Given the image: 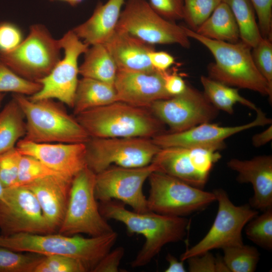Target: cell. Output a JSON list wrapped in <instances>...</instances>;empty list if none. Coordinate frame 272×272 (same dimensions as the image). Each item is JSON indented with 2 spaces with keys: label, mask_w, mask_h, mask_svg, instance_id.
Segmentation results:
<instances>
[{
  "label": "cell",
  "mask_w": 272,
  "mask_h": 272,
  "mask_svg": "<svg viewBox=\"0 0 272 272\" xmlns=\"http://www.w3.org/2000/svg\"><path fill=\"white\" fill-rule=\"evenodd\" d=\"M123 203L110 200L100 202L99 208L106 219L123 223L130 234H140L145 242L131 262L132 267L145 266L151 262L167 244L182 240L189 221L184 217L166 216L152 211H129Z\"/></svg>",
  "instance_id": "6da1fadb"
},
{
  "label": "cell",
  "mask_w": 272,
  "mask_h": 272,
  "mask_svg": "<svg viewBox=\"0 0 272 272\" xmlns=\"http://www.w3.org/2000/svg\"><path fill=\"white\" fill-rule=\"evenodd\" d=\"M117 236L115 231L90 238L79 234L67 236L52 233L1 235L0 247L21 252L71 257L81 261L88 271H92L101 259L111 250Z\"/></svg>",
  "instance_id": "7a4b0ae2"
},
{
  "label": "cell",
  "mask_w": 272,
  "mask_h": 272,
  "mask_svg": "<svg viewBox=\"0 0 272 272\" xmlns=\"http://www.w3.org/2000/svg\"><path fill=\"white\" fill-rule=\"evenodd\" d=\"M189 38L205 46L215 62L208 66L209 77L229 86L250 90L271 101L272 88L261 75L253 60L251 47L242 41L229 43L211 39L184 26Z\"/></svg>",
  "instance_id": "3957f363"
},
{
  "label": "cell",
  "mask_w": 272,
  "mask_h": 272,
  "mask_svg": "<svg viewBox=\"0 0 272 272\" xmlns=\"http://www.w3.org/2000/svg\"><path fill=\"white\" fill-rule=\"evenodd\" d=\"M91 138L152 139L163 129V123L146 108L124 102L91 109L76 115Z\"/></svg>",
  "instance_id": "277c9868"
},
{
  "label": "cell",
  "mask_w": 272,
  "mask_h": 272,
  "mask_svg": "<svg viewBox=\"0 0 272 272\" xmlns=\"http://www.w3.org/2000/svg\"><path fill=\"white\" fill-rule=\"evenodd\" d=\"M25 116L24 139L36 143H86L90 136L63 104L54 99L36 101L13 94Z\"/></svg>",
  "instance_id": "5b68a950"
},
{
  "label": "cell",
  "mask_w": 272,
  "mask_h": 272,
  "mask_svg": "<svg viewBox=\"0 0 272 272\" xmlns=\"http://www.w3.org/2000/svg\"><path fill=\"white\" fill-rule=\"evenodd\" d=\"M59 39L42 24L31 25L28 35L16 48L0 51V61L19 76L37 82L61 59Z\"/></svg>",
  "instance_id": "8992f818"
},
{
  "label": "cell",
  "mask_w": 272,
  "mask_h": 272,
  "mask_svg": "<svg viewBox=\"0 0 272 272\" xmlns=\"http://www.w3.org/2000/svg\"><path fill=\"white\" fill-rule=\"evenodd\" d=\"M95 180L96 174L87 166L73 178L58 233L95 237L114 231L100 212L95 194Z\"/></svg>",
  "instance_id": "52a82bcc"
},
{
  "label": "cell",
  "mask_w": 272,
  "mask_h": 272,
  "mask_svg": "<svg viewBox=\"0 0 272 272\" xmlns=\"http://www.w3.org/2000/svg\"><path fill=\"white\" fill-rule=\"evenodd\" d=\"M147 205L149 211L174 217H184L205 209L216 197L213 192L191 186L159 171L152 172Z\"/></svg>",
  "instance_id": "ba28073f"
},
{
  "label": "cell",
  "mask_w": 272,
  "mask_h": 272,
  "mask_svg": "<svg viewBox=\"0 0 272 272\" xmlns=\"http://www.w3.org/2000/svg\"><path fill=\"white\" fill-rule=\"evenodd\" d=\"M213 192L218 202L213 224L200 241L181 254L180 260L184 261L191 256L213 249L243 244L242 230L258 214V212L249 204L235 205L223 189H216Z\"/></svg>",
  "instance_id": "9c48e42d"
},
{
  "label": "cell",
  "mask_w": 272,
  "mask_h": 272,
  "mask_svg": "<svg viewBox=\"0 0 272 272\" xmlns=\"http://www.w3.org/2000/svg\"><path fill=\"white\" fill-rule=\"evenodd\" d=\"M87 166L96 174L111 165L135 168L151 164L160 148L151 138H91L86 143Z\"/></svg>",
  "instance_id": "30bf717a"
},
{
  "label": "cell",
  "mask_w": 272,
  "mask_h": 272,
  "mask_svg": "<svg viewBox=\"0 0 272 272\" xmlns=\"http://www.w3.org/2000/svg\"><path fill=\"white\" fill-rule=\"evenodd\" d=\"M116 28L153 45L177 44L185 48L190 46L184 26L161 17L146 0H127Z\"/></svg>",
  "instance_id": "8fae6325"
},
{
  "label": "cell",
  "mask_w": 272,
  "mask_h": 272,
  "mask_svg": "<svg viewBox=\"0 0 272 272\" xmlns=\"http://www.w3.org/2000/svg\"><path fill=\"white\" fill-rule=\"evenodd\" d=\"M64 56L50 73L37 82L41 89L28 97L32 101L44 99L57 100L73 108L79 81L78 59L89 45L80 39L74 32L67 31L59 39Z\"/></svg>",
  "instance_id": "7c38bea8"
},
{
  "label": "cell",
  "mask_w": 272,
  "mask_h": 272,
  "mask_svg": "<svg viewBox=\"0 0 272 272\" xmlns=\"http://www.w3.org/2000/svg\"><path fill=\"white\" fill-rule=\"evenodd\" d=\"M157 171L153 163L143 167H122L111 165L96 174L95 194L97 200H116L130 206L133 211H149L143 191L145 181Z\"/></svg>",
  "instance_id": "4fadbf2b"
},
{
  "label": "cell",
  "mask_w": 272,
  "mask_h": 272,
  "mask_svg": "<svg viewBox=\"0 0 272 272\" xmlns=\"http://www.w3.org/2000/svg\"><path fill=\"white\" fill-rule=\"evenodd\" d=\"M213 148L171 147L161 148L152 163L157 171L203 189L215 163L221 158Z\"/></svg>",
  "instance_id": "5bb4252c"
},
{
  "label": "cell",
  "mask_w": 272,
  "mask_h": 272,
  "mask_svg": "<svg viewBox=\"0 0 272 272\" xmlns=\"http://www.w3.org/2000/svg\"><path fill=\"white\" fill-rule=\"evenodd\" d=\"M151 112L172 132H180L205 122H210L218 109L203 93L187 85L184 91L171 97L155 101L149 108Z\"/></svg>",
  "instance_id": "9a60e30c"
},
{
  "label": "cell",
  "mask_w": 272,
  "mask_h": 272,
  "mask_svg": "<svg viewBox=\"0 0 272 272\" xmlns=\"http://www.w3.org/2000/svg\"><path fill=\"white\" fill-rule=\"evenodd\" d=\"M0 230L4 236L51 233L34 194L24 186L5 188L0 199Z\"/></svg>",
  "instance_id": "2e32d148"
},
{
  "label": "cell",
  "mask_w": 272,
  "mask_h": 272,
  "mask_svg": "<svg viewBox=\"0 0 272 272\" xmlns=\"http://www.w3.org/2000/svg\"><path fill=\"white\" fill-rule=\"evenodd\" d=\"M255 111V118L245 124L222 126L211 122H205L182 131L162 133L151 139L160 148L205 147L219 150L224 147V140L232 135L252 127L271 124V119L261 109L257 108Z\"/></svg>",
  "instance_id": "e0dca14e"
},
{
  "label": "cell",
  "mask_w": 272,
  "mask_h": 272,
  "mask_svg": "<svg viewBox=\"0 0 272 272\" xmlns=\"http://www.w3.org/2000/svg\"><path fill=\"white\" fill-rule=\"evenodd\" d=\"M16 147L22 155L36 158L70 180L87 166L86 143H36L22 139Z\"/></svg>",
  "instance_id": "ac0fdd59"
},
{
  "label": "cell",
  "mask_w": 272,
  "mask_h": 272,
  "mask_svg": "<svg viewBox=\"0 0 272 272\" xmlns=\"http://www.w3.org/2000/svg\"><path fill=\"white\" fill-rule=\"evenodd\" d=\"M164 72L118 71L114 84L117 101L147 108L155 101L171 97L165 88Z\"/></svg>",
  "instance_id": "d6986e66"
},
{
  "label": "cell",
  "mask_w": 272,
  "mask_h": 272,
  "mask_svg": "<svg viewBox=\"0 0 272 272\" xmlns=\"http://www.w3.org/2000/svg\"><path fill=\"white\" fill-rule=\"evenodd\" d=\"M227 164L238 173V182L251 184L254 192L248 204L252 208L264 212L272 208L271 155L258 156L245 160L233 158Z\"/></svg>",
  "instance_id": "ffe728a7"
},
{
  "label": "cell",
  "mask_w": 272,
  "mask_h": 272,
  "mask_svg": "<svg viewBox=\"0 0 272 272\" xmlns=\"http://www.w3.org/2000/svg\"><path fill=\"white\" fill-rule=\"evenodd\" d=\"M72 181L59 175H50L23 185L34 194L51 233L58 230L63 221Z\"/></svg>",
  "instance_id": "44dd1931"
},
{
  "label": "cell",
  "mask_w": 272,
  "mask_h": 272,
  "mask_svg": "<svg viewBox=\"0 0 272 272\" xmlns=\"http://www.w3.org/2000/svg\"><path fill=\"white\" fill-rule=\"evenodd\" d=\"M103 44L114 60L118 71L146 73L156 71L149 57V53L155 50L153 45L118 28Z\"/></svg>",
  "instance_id": "7402d4cb"
},
{
  "label": "cell",
  "mask_w": 272,
  "mask_h": 272,
  "mask_svg": "<svg viewBox=\"0 0 272 272\" xmlns=\"http://www.w3.org/2000/svg\"><path fill=\"white\" fill-rule=\"evenodd\" d=\"M125 1L108 0L99 3L91 16L73 31L89 46L105 43L116 29Z\"/></svg>",
  "instance_id": "603a6c76"
},
{
  "label": "cell",
  "mask_w": 272,
  "mask_h": 272,
  "mask_svg": "<svg viewBox=\"0 0 272 272\" xmlns=\"http://www.w3.org/2000/svg\"><path fill=\"white\" fill-rule=\"evenodd\" d=\"M117 101L114 85L82 77L79 80L73 107L75 115Z\"/></svg>",
  "instance_id": "cb8c5ba5"
},
{
  "label": "cell",
  "mask_w": 272,
  "mask_h": 272,
  "mask_svg": "<svg viewBox=\"0 0 272 272\" xmlns=\"http://www.w3.org/2000/svg\"><path fill=\"white\" fill-rule=\"evenodd\" d=\"M84 54V61L79 66V74L82 77L114 85L118 68L104 44L90 45Z\"/></svg>",
  "instance_id": "d4e9b609"
},
{
  "label": "cell",
  "mask_w": 272,
  "mask_h": 272,
  "mask_svg": "<svg viewBox=\"0 0 272 272\" xmlns=\"http://www.w3.org/2000/svg\"><path fill=\"white\" fill-rule=\"evenodd\" d=\"M205 37L229 43L239 41L238 26L229 7L222 2L195 31Z\"/></svg>",
  "instance_id": "484cf974"
},
{
  "label": "cell",
  "mask_w": 272,
  "mask_h": 272,
  "mask_svg": "<svg viewBox=\"0 0 272 272\" xmlns=\"http://www.w3.org/2000/svg\"><path fill=\"white\" fill-rule=\"evenodd\" d=\"M25 134L24 114L13 97L0 111V154L15 147Z\"/></svg>",
  "instance_id": "4316f807"
},
{
  "label": "cell",
  "mask_w": 272,
  "mask_h": 272,
  "mask_svg": "<svg viewBox=\"0 0 272 272\" xmlns=\"http://www.w3.org/2000/svg\"><path fill=\"white\" fill-rule=\"evenodd\" d=\"M200 82L203 88V94L207 99L217 109L229 114L234 112V106L239 103L256 111L257 107L251 101L242 97L238 88L214 80L209 77L201 76Z\"/></svg>",
  "instance_id": "83f0119b"
},
{
  "label": "cell",
  "mask_w": 272,
  "mask_h": 272,
  "mask_svg": "<svg viewBox=\"0 0 272 272\" xmlns=\"http://www.w3.org/2000/svg\"><path fill=\"white\" fill-rule=\"evenodd\" d=\"M230 8L238 26L240 38L253 48L262 38L250 0H222Z\"/></svg>",
  "instance_id": "f1b7e54d"
},
{
  "label": "cell",
  "mask_w": 272,
  "mask_h": 272,
  "mask_svg": "<svg viewBox=\"0 0 272 272\" xmlns=\"http://www.w3.org/2000/svg\"><path fill=\"white\" fill-rule=\"evenodd\" d=\"M223 260L230 272H253L258 262L260 253L254 246L244 244L223 249Z\"/></svg>",
  "instance_id": "f546056e"
},
{
  "label": "cell",
  "mask_w": 272,
  "mask_h": 272,
  "mask_svg": "<svg viewBox=\"0 0 272 272\" xmlns=\"http://www.w3.org/2000/svg\"><path fill=\"white\" fill-rule=\"evenodd\" d=\"M257 215L246 225L247 238L258 246L268 250L272 249V208Z\"/></svg>",
  "instance_id": "4dcf8cb0"
},
{
  "label": "cell",
  "mask_w": 272,
  "mask_h": 272,
  "mask_svg": "<svg viewBox=\"0 0 272 272\" xmlns=\"http://www.w3.org/2000/svg\"><path fill=\"white\" fill-rule=\"evenodd\" d=\"M43 255L23 254L0 247V272H34Z\"/></svg>",
  "instance_id": "1f68e13d"
},
{
  "label": "cell",
  "mask_w": 272,
  "mask_h": 272,
  "mask_svg": "<svg viewBox=\"0 0 272 272\" xmlns=\"http://www.w3.org/2000/svg\"><path fill=\"white\" fill-rule=\"evenodd\" d=\"M41 88L40 83L19 76L0 61V93L12 92L31 96Z\"/></svg>",
  "instance_id": "d6a6232c"
},
{
  "label": "cell",
  "mask_w": 272,
  "mask_h": 272,
  "mask_svg": "<svg viewBox=\"0 0 272 272\" xmlns=\"http://www.w3.org/2000/svg\"><path fill=\"white\" fill-rule=\"evenodd\" d=\"M222 0H183V17L190 29L195 31L211 16Z\"/></svg>",
  "instance_id": "836d02e7"
},
{
  "label": "cell",
  "mask_w": 272,
  "mask_h": 272,
  "mask_svg": "<svg viewBox=\"0 0 272 272\" xmlns=\"http://www.w3.org/2000/svg\"><path fill=\"white\" fill-rule=\"evenodd\" d=\"M50 175L61 176L36 158L22 155L15 186H23L37 179Z\"/></svg>",
  "instance_id": "e575fe53"
},
{
  "label": "cell",
  "mask_w": 272,
  "mask_h": 272,
  "mask_svg": "<svg viewBox=\"0 0 272 272\" xmlns=\"http://www.w3.org/2000/svg\"><path fill=\"white\" fill-rule=\"evenodd\" d=\"M85 266L80 260L60 255H43L34 272H86Z\"/></svg>",
  "instance_id": "d590c367"
},
{
  "label": "cell",
  "mask_w": 272,
  "mask_h": 272,
  "mask_svg": "<svg viewBox=\"0 0 272 272\" xmlns=\"http://www.w3.org/2000/svg\"><path fill=\"white\" fill-rule=\"evenodd\" d=\"M22 156L16 147L0 154V181L5 188L16 185Z\"/></svg>",
  "instance_id": "8d00e7d4"
},
{
  "label": "cell",
  "mask_w": 272,
  "mask_h": 272,
  "mask_svg": "<svg viewBox=\"0 0 272 272\" xmlns=\"http://www.w3.org/2000/svg\"><path fill=\"white\" fill-rule=\"evenodd\" d=\"M254 64L259 73L272 88L271 40L263 38L251 52Z\"/></svg>",
  "instance_id": "74e56055"
},
{
  "label": "cell",
  "mask_w": 272,
  "mask_h": 272,
  "mask_svg": "<svg viewBox=\"0 0 272 272\" xmlns=\"http://www.w3.org/2000/svg\"><path fill=\"white\" fill-rule=\"evenodd\" d=\"M186 260L190 272H230L223 257H215L210 251L191 256Z\"/></svg>",
  "instance_id": "f35d334b"
},
{
  "label": "cell",
  "mask_w": 272,
  "mask_h": 272,
  "mask_svg": "<svg viewBox=\"0 0 272 272\" xmlns=\"http://www.w3.org/2000/svg\"><path fill=\"white\" fill-rule=\"evenodd\" d=\"M149 4L155 12L169 21L183 19V0H149Z\"/></svg>",
  "instance_id": "ab89813d"
},
{
  "label": "cell",
  "mask_w": 272,
  "mask_h": 272,
  "mask_svg": "<svg viewBox=\"0 0 272 272\" xmlns=\"http://www.w3.org/2000/svg\"><path fill=\"white\" fill-rule=\"evenodd\" d=\"M258 18V25L263 38L271 40L272 0H250Z\"/></svg>",
  "instance_id": "60d3db41"
},
{
  "label": "cell",
  "mask_w": 272,
  "mask_h": 272,
  "mask_svg": "<svg viewBox=\"0 0 272 272\" xmlns=\"http://www.w3.org/2000/svg\"><path fill=\"white\" fill-rule=\"evenodd\" d=\"M24 39L21 30L9 22L0 23V51H7L16 48Z\"/></svg>",
  "instance_id": "b9f144b4"
},
{
  "label": "cell",
  "mask_w": 272,
  "mask_h": 272,
  "mask_svg": "<svg viewBox=\"0 0 272 272\" xmlns=\"http://www.w3.org/2000/svg\"><path fill=\"white\" fill-rule=\"evenodd\" d=\"M125 250L118 246L110 250L98 262L93 272H117Z\"/></svg>",
  "instance_id": "7bdbcfd3"
},
{
  "label": "cell",
  "mask_w": 272,
  "mask_h": 272,
  "mask_svg": "<svg viewBox=\"0 0 272 272\" xmlns=\"http://www.w3.org/2000/svg\"><path fill=\"white\" fill-rule=\"evenodd\" d=\"M149 57L154 69L161 72L167 71L175 62L174 57L165 51L152 50Z\"/></svg>",
  "instance_id": "ee69618b"
},
{
  "label": "cell",
  "mask_w": 272,
  "mask_h": 272,
  "mask_svg": "<svg viewBox=\"0 0 272 272\" xmlns=\"http://www.w3.org/2000/svg\"><path fill=\"white\" fill-rule=\"evenodd\" d=\"M164 86L167 92L172 96L179 95L184 91L187 85L177 74L164 73Z\"/></svg>",
  "instance_id": "f6af8a7d"
},
{
  "label": "cell",
  "mask_w": 272,
  "mask_h": 272,
  "mask_svg": "<svg viewBox=\"0 0 272 272\" xmlns=\"http://www.w3.org/2000/svg\"><path fill=\"white\" fill-rule=\"evenodd\" d=\"M272 139V125L262 132L254 135L252 138V145L256 148L262 146Z\"/></svg>",
  "instance_id": "bcb514c9"
},
{
  "label": "cell",
  "mask_w": 272,
  "mask_h": 272,
  "mask_svg": "<svg viewBox=\"0 0 272 272\" xmlns=\"http://www.w3.org/2000/svg\"><path fill=\"white\" fill-rule=\"evenodd\" d=\"M166 259L169 263L168 266L165 270V272H185L184 261L178 260L176 257L170 253H168Z\"/></svg>",
  "instance_id": "7dc6e473"
},
{
  "label": "cell",
  "mask_w": 272,
  "mask_h": 272,
  "mask_svg": "<svg viewBox=\"0 0 272 272\" xmlns=\"http://www.w3.org/2000/svg\"><path fill=\"white\" fill-rule=\"evenodd\" d=\"M50 1H61L66 3L72 6H75L80 3H81L83 0H49Z\"/></svg>",
  "instance_id": "c3c4849f"
},
{
  "label": "cell",
  "mask_w": 272,
  "mask_h": 272,
  "mask_svg": "<svg viewBox=\"0 0 272 272\" xmlns=\"http://www.w3.org/2000/svg\"><path fill=\"white\" fill-rule=\"evenodd\" d=\"M5 188L0 181V199L4 196Z\"/></svg>",
  "instance_id": "681fc988"
},
{
  "label": "cell",
  "mask_w": 272,
  "mask_h": 272,
  "mask_svg": "<svg viewBox=\"0 0 272 272\" xmlns=\"http://www.w3.org/2000/svg\"><path fill=\"white\" fill-rule=\"evenodd\" d=\"M5 93H0V108L5 97Z\"/></svg>",
  "instance_id": "f907efd6"
}]
</instances>
